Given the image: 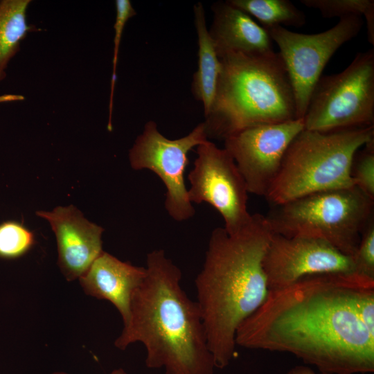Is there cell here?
I'll list each match as a JSON object with an SVG mask.
<instances>
[{
    "instance_id": "cell-1",
    "label": "cell",
    "mask_w": 374,
    "mask_h": 374,
    "mask_svg": "<svg viewBox=\"0 0 374 374\" xmlns=\"http://www.w3.org/2000/svg\"><path fill=\"white\" fill-rule=\"evenodd\" d=\"M371 280L355 274H323L269 290L238 326L236 346L289 353L329 374L373 373L374 334L355 310L357 290Z\"/></svg>"
},
{
    "instance_id": "cell-2",
    "label": "cell",
    "mask_w": 374,
    "mask_h": 374,
    "mask_svg": "<svg viewBox=\"0 0 374 374\" xmlns=\"http://www.w3.org/2000/svg\"><path fill=\"white\" fill-rule=\"evenodd\" d=\"M145 270L114 345L124 350L143 344L147 367L163 368L166 374H213L202 314L180 285V269L163 249H156L147 254Z\"/></svg>"
},
{
    "instance_id": "cell-3",
    "label": "cell",
    "mask_w": 374,
    "mask_h": 374,
    "mask_svg": "<svg viewBox=\"0 0 374 374\" xmlns=\"http://www.w3.org/2000/svg\"><path fill=\"white\" fill-rule=\"evenodd\" d=\"M272 234L265 216L258 213L235 233L218 227L211 234L195 284L215 368L229 364L238 326L268 294L262 260Z\"/></svg>"
},
{
    "instance_id": "cell-4",
    "label": "cell",
    "mask_w": 374,
    "mask_h": 374,
    "mask_svg": "<svg viewBox=\"0 0 374 374\" xmlns=\"http://www.w3.org/2000/svg\"><path fill=\"white\" fill-rule=\"evenodd\" d=\"M219 59L215 98L204 116L208 138L224 139L246 127L297 118L294 92L279 53H229Z\"/></svg>"
},
{
    "instance_id": "cell-5",
    "label": "cell",
    "mask_w": 374,
    "mask_h": 374,
    "mask_svg": "<svg viewBox=\"0 0 374 374\" xmlns=\"http://www.w3.org/2000/svg\"><path fill=\"white\" fill-rule=\"evenodd\" d=\"M374 139V126L319 132L303 129L287 148L265 198L278 205L317 192L354 186L356 152Z\"/></svg>"
},
{
    "instance_id": "cell-6",
    "label": "cell",
    "mask_w": 374,
    "mask_h": 374,
    "mask_svg": "<svg viewBox=\"0 0 374 374\" xmlns=\"http://www.w3.org/2000/svg\"><path fill=\"white\" fill-rule=\"evenodd\" d=\"M373 208L374 199L353 186L272 205L265 218L274 233L321 240L353 257Z\"/></svg>"
},
{
    "instance_id": "cell-7",
    "label": "cell",
    "mask_w": 374,
    "mask_h": 374,
    "mask_svg": "<svg viewBox=\"0 0 374 374\" xmlns=\"http://www.w3.org/2000/svg\"><path fill=\"white\" fill-rule=\"evenodd\" d=\"M303 119L304 129L319 132L374 126V48L359 52L342 71L321 75Z\"/></svg>"
},
{
    "instance_id": "cell-8",
    "label": "cell",
    "mask_w": 374,
    "mask_h": 374,
    "mask_svg": "<svg viewBox=\"0 0 374 374\" xmlns=\"http://www.w3.org/2000/svg\"><path fill=\"white\" fill-rule=\"evenodd\" d=\"M363 24L362 17L350 16L315 34L299 33L282 26L265 29L279 48L294 92L297 118H303L312 90L330 59L359 33Z\"/></svg>"
},
{
    "instance_id": "cell-9",
    "label": "cell",
    "mask_w": 374,
    "mask_h": 374,
    "mask_svg": "<svg viewBox=\"0 0 374 374\" xmlns=\"http://www.w3.org/2000/svg\"><path fill=\"white\" fill-rule=\"evenodd\" d=\"M207 140L204 122L188 134L169 139L158 130L154 121H149L130 150V163L134 170H151L163 183L166 188L165 208L175 221H185L195 215L188 197L184 172L189 163L188 152Z\"/></svg>"
},
{
    "instance_id": "cell-10",
    "label": "cell",
    "mask_w": 374,
    "mask_h": 374,
    "mask_svg": "<svg viewBox=\"0 0 374 374\" xmlns=\"http://www.w3.org/2000/svg\"><path fill=\"white\" fill-rule=\"evenodd\" d=\"M197 158L188 173L191 203L206 202L222 216L224 229L233 234L245 226L252 215L247 211L248 190L233 157L207 140L197 146Z\"/></svg>"
},
{
    "instance_id": "cell-11",
    "label": "cell",
    "mask_w": 374,
    "mask_h": 374,
    "mask_svg": "<svg viewBox=\"0 0 374 374\" xmlns=\"http://www.w3.org/2000/svg\"><path fill=\"white\" fill-rule=\"evenodd\" d=\"M303 129V119L296 118L246 127L224 139L249 193L265 197L287 148Z\"/></svg>"
},
{
    "instance_id": "cell-12",
    "label": "cell",
    "mask_w": 374,
    "mask_h": 374,
    "mask_svg": "<svg viewBox=\"0 0 374 374\" xmlns=\"http://www.w3.org/2000/svg\"><path fill=\"white\" fill-rule=\"evenodd\" d=\"M269 290L288 287L308 276L354 274L353 257L319 239L274 233L262 260Z\"/></svg>"
},
{
    "instance_id": "cell-13",
    "label": "cell",
    "mask_w": 374,
    "mask_h": 374,
    "mask_svg": "<svg viewBox=\"0 0 374 374\" xmlns=\"http://www.w3.org/2000/svg\"><path fill=\"white\" fill-rule=\"evenodd\" d=\"M36 215L46 219L55 234L58 265L64 276L68 280L80 278L103 251V229L85 219L73 205Z\"/></svg>"
},
{
    "instance_id": "cell-14",
    "label": "cell",
    "mask_w": 374,
    "mask_h": 374,
    "mask_svg": "<svg viewBox=\"0 0 374 374\" xmlns=\"http://www.w3.org/2000/svg\"><path fill=\"white\" fill-rule=\"evenodd\" d=\"M212 10L208 32L218 57L229 53L256 56L275 51L267 30L228 1L214 3Z\"/></svg>"
},
{
    "instance_id": "cell-15",
    "label": "cell",
    "mask_w": 374,
    "mask_h": 374,
    "mask_svg": "<svg viewBox=\"0 0 374 374\" xmlns=\"http://www.w3.org/2000/svg\"><path fill=\"white\" fill-rule=\"evenodd\" d=\"M145 274V267L123 262L103 251L80 278V282L87 294L112 303L125 323L130 316L132 294Z\"/></svg>"
},
{
    "instance_id": "cell-16",
    "label": "cell",
    "mask_w": 374,
    "mask_h": 374,
    "mask_svg": "<svg viewBox=\"0 0 374 374\" xmlns=\"http://www.w3.org/2000/svg\"><path fill=\"white\" fill-rule=\"evenodd\" d=\"M193 12L198 60L191 87L194 97L202 103L206 116L213 103L221 64L206 26L204 8L200 2L194 5Z\"/></svg>"
},
{
    "instance_id": "cell-17",
    "label": "cell",
    "mask_w": 374,
    "mask_h": 374,
    "mask_svg": "<svg viewBox=\"0 0 374 374\" xmlns=\"http://www.w3.org/2000/svg\"><path fill=\"white\" fill-rule=\"evenodd\" d=\"M30 0H0V82L6 75L10 61L20 51L29 33L40 30L27 22Z\"/></svg>"
},
{
    "instance_id": "cell-18",
    "label": "cell",
    "mask_w": 374,
    "mask_h": 374,
    "mask_svg": "<svg viewBox=\"0 0 374 374\" xmlns=\"http://www.w3.org/2000/svg\"><path fill=\"white\" fill-rule=\"evenodd\" d=\"M233 6L256 18L265 29L276 26L300 28L305 14L289 0H227Z\"/></svg>"
},
{
    "instance_id": "cell-19",
    "label": "cell",
    "mask_w": 374,
    "mask_h": 374,
    "mask_svg": "<svg viewBox=\"0 0 374 374\" xmlns=\"http://www.w3.org/2000/svg\"><path fill=\"white\" fill-rule=\"evenodd\" d=\"M304 6L316 9L324 18L364 16L366 19L367 38L374 45L373 0H301Z\"/></svg>"
},
{
    "instance_id": "cell-20",
    "label": "cell",
    "mask_w": 374,
    "mask_h": 374,
    "mask_svg": "<svg viewBox=\"0 0 374 374\" xmlns=\"http://www.w3.org/2000/svg\"><path fill=\"white\" fill-rule=\"evenodd\" d=\"M35 244L32 231L17 221L0 224V258L12 260L26 254Z\"/></svg>"
},
{
    "instance_id": "cell-21",
    "label": "cell",
    "mask_w": 374,
    "mask_h": 374,
    "mask_svg": "<svg viewBox=\"0 0 374 374\" xmlns=\"http://www.w3.org/2000/svg\"><path fill=\"white\" fill-rule=\"evenodd\" d=\"M350 176L354 186L374 199V139L355 154Z\"/></svg>"
},
{
    "instance_id": "cell-22",
    "label": "cell",
    "mask_w": 374,
    "mask_h": 374,
    "mask_svg": "<svg viewBox=\"0 0 374 374\" xmlns=\"http://www.w3.org/2000/svg\"><path fill=\"white\" fill-rule=\"evenodd\" d=\"M116 19L114 24V53L112 60L110 100L109 105V122L107 125V129L109 131L112 130V114L113 109L114 93L116 80V66L122 35L127 21L136 15V11L129 0H116Z\"/></svg>"
},
{
    "instance_id": "cell-23",
    "label": "cell",
    "mask_w": 374,
    "mask_h": 374,
    "mask_svg": "<svg viewBox=\"0 0 374 374\" xmlns=\"http://www.w3.org/2000/svg\"><path fill=\"white\" fill-rule=\"evenodd\" d=\"M353 260L355 274L374 279V218L362 232Z\"/></svg>"
},
{
    "instance_id": "cell-24",
    "label": "cell",
    "mask_w": 374,
    "mask_h": 374,
    "mask_svg": "<svg viewBox=\"0 0 374 374\" xmlns=\"http://www.w3.org/2000/svg\"><path fill=\"white\" fill-rule=\"evenodd\" d=\"M286 374H329L323 372L316 373L307 366H296L290 369Z\"/></svg>"
},
{
    "instance_id": "cell-25",
    "label": "cell",
    "mask_w": 374,
    "mask_h": 374,
    "mask_svg": "<svg viewBox=\"0 0 374 374\" xmlns=\"http://www.w3.org/2000/svg\"><path fill=\"white\" fill-rule=\"evenodd\" d=\"M55 374H65V373H57ZM110 374H126V373L123 369H118V370H114Z\"/></svg>"
}]
</instances>
